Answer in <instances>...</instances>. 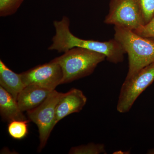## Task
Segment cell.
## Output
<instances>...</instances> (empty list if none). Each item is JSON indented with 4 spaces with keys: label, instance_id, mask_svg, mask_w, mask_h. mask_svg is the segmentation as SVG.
I'll return each instance as SVG.
<instances>
[{
    "label": "cell",
    "instance_id": "2",
    "mask_svg": "<svg viewBox=\"0 0 154 154\" xmlns=\"http://www.w3.org/2000/svg\"><path fill=\"white\" fill-rule=\"evenodd\" d=\"M114 38L128 55V70L125 79L154 63V38L143 37L132 30L118 26H114Z\"/></svg>",
    "mask_w": 154,
    "mask_h": 154
},
{
    "label": "cell",
    "instance_id": "15",
    "mask_svg": "<svg viewBox=\"0 0 154 154\" xmlns=\"http://www.w3.org/2000/svg\"><path fill=\"white\" fill-rule=\"evenodd\" d=\"M144 25L154 16V0H139Z\"/></svg>",
    "mask_w": 154,
    "mask_h": 154
},
{
    "label": "cell",
    "instance_id": "10",
    "mask_svg": "<svg viewBox=\"0 0 154 154\" xmlns=\"http://www.w3.org/2000/svg\"><path fill=\"white\" fill-rule=\"evenodd\" d=\"M22 112L17 100L0 86V113L3 119L9 122L15 120H27Z\"/></svg>",
    "mask_w": 154,
    "mask_h": 154
},
{
    "label": "cell",
    "instance_id": "11",
    "mask_svg": "<svg viewBox=\"0 0 154 154\" xmlns=\"http://www.w3.org/2000/svg\"><path fill=\"white\" fill-rule=\"evenodd\" d=\"M0 86L17 100L19 93L25 87L21 74H17L10 69L0 60Z\"/></svg>",
    "mask_w": 154,
    "mask_h": 154
},
{
    "label": "cell",
    "instance_id": "13",
    "mask_svg": "<svg viewBox=\"0 0 154 154\" xmlns=\"http://www.w3.org/2000/svg\"><path fill=\"white\" fill-rule=\"evenodd\" d=\"M70 154H107L105 145L101 143H90L73 147L70 149Z\"/></svg>",
    "mask_w": 154,
    "mask_h": 154
},
{
    "label": "cell",
    "instance_id": "14",
    "mask_svg": "<svg viewBox=\"0 0 154 154\" xmlns=\"http://www.w3.org/2000/svg\"><path fill=\"white\" fill-rule=\"evenodd\" d=\"M23 0H0V16L6 17L17 12Z\"/></svg>",
    "mask_w": 154,
    "mask_h": 154
},
{
    "label": "cell",
    "instance_id": "5",
    "mask_svg": "<svg viewBox=\"0 0 154 154\" xmlns=\"http://www.w3.org/2000/svg\"><path fill=\"white\" fill-rule=\"evenodd\" d=\"M154 81V63L139 71L129 79H125L122 86L116 109L126 113L131 109L141 94Z\"/></svg>",
    "mask_w": 154,
    "mask_h": 154
},
{
    "label": "cell",
    "instance_id": "9",
    "mask_svg": "<svg viewBox=\"0 0 154 154\" xmlns=\"http://www.w3.org/2000/svg\"><path fill=\"white\" fill-rule=\"evenodd\" d=\"M52 91L35 85L25 86L17 97L19 108L24 112L36 108L44 102Z\"/></svg>",
    "mask_w": 154,
    "mask_h": 154
},
{
    "label": "cell",
    "instance_id": "7",
    "mask_svg": "<svg viewBox=\"0 0 154 154\" xmlns=\"http://www.w3.org/2000/svg\"><path fill=\"white\" fill-rule=\"evenodd\" d=\"M25 86L35 85L50 91L61 85L63 73L60 65L51 60L21 73Z\"/></svg>",
    "mask_w": 154,
    "mask_h": 154
},
{
    "label": "cell",
    "instance_id": "8",
    "mask_svg": "<svg viewBox=\"0 0 154 154\" xmlns=\"http://www.w3.org/2000/svg\"><path fill=\"white\" fill-rule=\"evenodd\" d=\"M87 102V97L79 89L73 88L63 94L57 106L56 123L70 114L80 112Z\"/></svg>",
    "mask_w": 154,
    "mask_h": 154
},
{
    "label": "cell",
    "instance_id": "6",
    "mask_svg": "<svg viewBox=\"0 0 154 154\" xmlns=\"http://www.w3.org/2000/svg\"><path fill=\"white\" fill-rule=\"evenodd\" d=\"M105 24L134 30L144 25L139 0H111Z\"/></svg>",
    "mask_w": 154,
    "mask_h": 154
},
{
    "label": "cell",
    "instance_id": "12",
    "mask_svg": "<svg viewBox=\"0 0 154 154\" xmlns=\"http://www.w3.org/2000/svg\"><path fill=\"white\" fill-rule=\"evenodd\" d=\"M29 120H15L9 122L8 132L14 139L21 140L25 138L28 133V122Z\"/></svg>",
    "mask_w": 154,
    "mask_h": 154
},
{
    "label": "cell",
    "instance_id": "3",
    "mask_svg": "<svg viewBox=\"0 0 154 154\" xmlns=\"http://www.w3.org/2000/svg\"><path fill=\"white\" fill-rule=\"evenodd\" d=\"M106 59L104 54L82 48L75 47L53 60L60 65L63 78L61 85L90 75Z\"/></svg>",
    "mask_w": 154,
    "mask_h": 154
},
{
    "label": "cell",
    "instance_id": "1",
    "mask_svg": "<svg viewBox=\"0 0 154 154\" xmlns=\"http://www.w3.org/2000/svg\"><path fill=\"white\" fill-rule=\"evenodd\" d=\"M55 34L52 38V43L48 47L49 50L65 52L75 47L82 48L104 54L108 61L113 63L122 62L125 51L116 39L100 42L86 40L77 37L69 30V20L64 16L60 21L53 22Z\"/></svg>",
    "mask_w": 154,
    "mask_h": 154
},
{
    "label": "cell",
    "instance_id": "4",
    "mask_svg": "<svg viewBox=\"0 0 154 154\" xmlns=\"http://www.w3.org/2000/svg\"><path fill=\"white\" fill-rule=\"evenodd\" d=\"M63 94L54 90L41 105L27 111L29 120L33 122L38 127L39 138L38 148L39 152L46 145L51 133L57 124V106Z\"/></svg>",
    "mask_w": 154,
    "mask_h": 154
},
{
    "label": "cell",
    "instance_id": "16",
    "mask_svg": "<svg viewBox=\"0 0 154 154\" xmlns=\"http://www.w3.org/2000/svg\"><path fill=\"white\" fill-rule=\"evenodd\" d=\"M133 31L143 37L154 38V16L148 23Z\"/></svg>",
    "mask_w": 154,
    "mask_h": 154
}]
</instances>
